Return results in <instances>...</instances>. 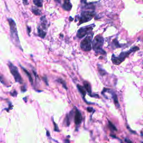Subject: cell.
<instances>
[{"label": "cell", "mask_w": 143, "mask_h": 143, "mask_svg": "<svg viewBox=\"0 0 143 143\" xmlns=\"http://www.w3.org/2000/svg\"><path fill=\"white\" fill-rule=\"evenodd\" d=\"M8 21H9V24L10 25V35L12 41H13V43L16 47L19 48L20 49L22 50L21 45H20V42L19 38V35L16 22H15L14 20L11 18L8 19Z\"/></svg>", "instance_id": "1"}, {"label": "cell", "mask_w": 143, "mask_h": 143, "mask_svg": "<svg viewBox=\"0 0 143 143\" xmlns=\"http://www.w3.org/2000/svg\"><path fill=\"white\" fill-rule=\"evenodd\" d=\"M139 50V48L138 47H134L132 48L130 50L127 52H124L121 53L120 55L118 56H116L115 55L113 54L111 57V60L113 63L115 65H119L122 62H124L125 59L128 57V56L132 52H136Z\"/></svg>", "instance_id": "2"}, {"label": "cell", "mask_w": 143, "mask_h": 143, "mask_svg": "<svg viewBox=\"0 0 143 143\" xmlns=\"http://www.w3.org/2000/svg\"><path fill=\"white\" fill-rule=\"evenodd\" d=\"M104 43V39L102 36L98 35L95 36L92 42L93 49L96 53L101 54H106V53L102 49V47Z\"/></svg>", "instance_id": "3"}, {"label": "cell", "mask_w": 143, "mask_h": 143, "mask_svg": "<svg viewBox=\"0 0 143 143\" xmlns=\"http://www.w3.org/2000/svg\"><path fill=\"white\" fill-rule=\"evenodd\" d=\"M93 38V33L91 35H88L81 42L80 47L83 51L89 52L92 49V40Z\"/></svg>", "instance_id": "4"}, {"label": "cell", "mask_w": 143, "mask_h": 143, "mask_svg": "<svg viewBox=\"0 0 143 143\" xmlns=\"http://www.w3.org/2000/svg\"><path fill=\"white\" fill-rule=\"evenodd\" d=\"M95 15V12L94 11H83L81 14L78 25L91 21Z\"/></svg>", "instance_id": "5"}, {"label": "cell", "mask_w": 143, "mask_h": 143, "mask_svg": "<svg viewBox=\"0 0 143 143\" xmlns=\"http://www.w3.org/2000/svg\"><path fill=\"white\" fill-rule=\"evenodd\" d=\"M9 69L10 70L11 73L14 77V79L16 82H18L20 83H22V79L21 78V76L20 75L18 67L14 65L13 63L11 62H9L8 63Z\"/></svg>", "instance_id": "6"}, {"label": "cell", "mask_w": 143, "mask_h": 143, "mask_svg": "<svg viewBox=\"0 0 143 143\" xmlns=\"http://www.w3.org/2000/svg\"><path fill=\"white\" fill-rule=\"evenodd\" d=\"M95 26V24H92V25H90L81 27L78 30V31H77V36L78 38L81 39L84 37L85 35H89V34L92 31L93 28Z\"/></svg>", "instance_id": "7"}, {"label": "cell", "mask_w": 143, "mask_h": 143, "mask_svg": "<svg viewBox=\"0 0 143 143\" xmlns=\"http://www.w3.org/2000/svg\"><path fill=\"white\" fill-rule=\"evenodd\" d=\"M83 120V117L82 115L81 111L77 108H75V122L77 128H78L79 126L81 124Z\"/></svg>", "instance_id": "8"}, {"label": "cell", "mask_w": 143, "mask_h": 143, "mask_svg": "<svg viewBox=\"0 0 143 143\" xmlns=\"http://www.w3.org/2000/svg\"><path fill=\"white\" fill-rule=\"evenodd\" d=\"M40 21H41V28H42L43 30L45 31L47 29V24L48 21L46 19V17L45 16H43L40 18Z\"/></svg>", "instance_id": "9"}, {"label": "cell", "mask_w": 143, "mask_h": 143, "mask_svg": "<svg viewBox=\"0 0 143 143\" xmlns=\"http://www.w3.org/2000/svg\"><path fill=\"white\" fill-rule=\"evenodd\" d=\"M63 9L65 11H70L72 9V5L70 1H68V0H65L64 1L63 4L62 6Z\"/></svg>", "instance_id": "10"}, {"label": "cell", "mask_w": 143, "mask_h": 143, "mask_svg": "<svg viewBox=\"0 0 143 143\" xmlns=\"http://www.w3.org/2000/svg\"><path fill=\"white\" fill-rule=\"evenodd\" d=\"M83 84H84V88L85 89V91L86 92H87L88 95L92 97V88H91V85L89 82L87 81H84L83 82Z\"/></svg>", "instance_id": "11"}, {"label": "cell", "mask_w": 143, "mask_h": 143, "mask_svg": "<svg viewBox=\"0 0 143 143\" xmlns=\"http://www.w3.org/2000/svg\"><path fill=\"white\" fill-rule=\"evenodd\" d=\"M111 94H112V99L113 100V102L115 103V106H116V107L118 108L120 107V104L118 103V98L116 95V94L113 91H111Z\"/></svg>", "instance_id": "12"}, {"label": "cell", "mask_w": 143, "mask_h": 143, "mask_svg": "<svg viewBox=\"0 0 143 143\" xmlns=\"http://www.w3.org/2000/svg\"><path fill=\"white\" fill-rule=\"evenodd\" d=\"M38 35L40 36V38H42L43 39H44L45 37L46 36V34L47 32L46 31L43 30L42 28H41L40 26H39L38 27Z\"/></svg>", "instance_id": "13"}, {"label": "cell", "mask_w": 143, "mask_h": 143, "mask_svg": "<svg viewBox=\"0 0 143 143\" xmlns=\"http://www.w3.org/2000/svg\"><path fill=\"white\" fill-rule=\"evenodd\" d=\"M20 66H21V67L22 70L24 71V72H25L26 73V75L27 76L28 78V79H29L31 84H33V79H32V76H31L30 73L29 72H28V71H27L25 68H24L23 67H22L21 65H20Z\"/></svg>", "instance_id": "14"}, {"label": "cell", "mask_w": 143, "mask_h": 143, "mask_svg": "<svg viewBox=\"0 0 143 143\" xmlns=\"http://www.w3.org/2000/svg\"><path fill=\"white\" fill-rule=\"evenodd\" d=\"M77 88H78L79 92L82 94V95L83 96V99H84V96H85V95H86V93H87L85 90L83 86H82V85L78 84L77 85Z\"/></svg>", "instance_id": "15"}, {"label": "cell", "mask_w": 143, "mask_h": 143, "mask_svg": "<svg viewBox=\"0 0 143 143\" xmlns=\"http://www.w3.org/2000/svg\"><path fill=\"white\" fill-rule=\"evenodd\" d=\"M32 12L35 15L39 16L42 14V11H41L37 7H32Z\"/></svg>", "instance_id": "16"}, {"label": "cell", "mask_w": 143, "mask_h": 143, "mask_svg": "<svg viewBox=\"0 0 143 143\" xmlns=\"http://www.w3.org/2000/svg\"><path fill=\"white\" fill-rule=\"evenodd\" d=\"M56 81H57V82H58L60 83V84H62L63 88H64L65 89H66V90H67L68 87L67 86V83H66V82H65L64 80H63L62 78H58Z\"/></svg>", "instance_id": "17"}, {"label": "cell", "mask_w": 143, "mask_h": 143, "mask_svg": "<svg viewBox=\"0 0 143 143\" xmlns=\"http://www.w3.org/2000/svg\"><path fill=\"white\" fill-rule=\"evenodd\" d=\"M108 126L109 129L111 130V131H117V128H116V126L114 125L110 121H108Z\"/></svg>", "instance_id": "18"}, {"label": "cell", "mask_w": 143, "mask_h": 143, "mask_svg": "<svg viewBox=\"0 0 143 143\" xmlns=\"http://www.w3.org/2000/svg\"><path fill=\"white\" fill-rule=\"evenodd\" d=\"M34 3L38 7H42L43 6V1L42 0H34Z\"/></svg>", "instance_id": "19"}, {"label": "cell", "mask_w": 143, "mask_h": 143, "mask_svg": "<svg viewBox=\"0 0 143 143\" xmlns=\"http://www.w3.org/2000/svg\"><path fill=\"white\" fill-rule=\"evenodd\" d=\"M98 70H99V73H100V74L101 76H105V75H106V74H107V73H106V71L104 70V69L103 68H101L99 66V67H98Z\"/></svg>", "instance_id": "20"}, {"label": "cell", "mask_w": 143, "mask_h": 143, "mask_svg": "<svg viewBox=\"0 0 143 143\" xmlns=\"http://www.w3.org/2000/svg\"><path fill=\"white\" fill-rule=\"evenodd\" d=\"M112 44L114 46H115V48H120L121 47V45L118 43V40H117V39H114L113 40V42H112Z\"/></svg>", "instance_id": "21"}, {"label": "cell", "mask_w": 143, "mask_h": 143, "mask_svg": "<svg viewBox=\"0 0 143 143\" xmlns=\"http://www.w3.org/2000/svg\"><path fill=\"white\" fill-rule=\"evenodd\" d=\"M65 123L66 124V125L67 126H69V125H70V117H69L68 114H67V115H66V117H65Z\"/></svg>", "instance_id": "22"}, {"label": "cell", "mask_w": 143, "mask_h": 143, "mask_svg": "<svg viewBox=\"0 0 143 143\" xmlns=\"http://www.w3.org/2000/svg\"><path fill=\"white\" fill-rule=\"evenodd\" d=\"M53 124L54 125V131H57V132L60 131V130L59 129V128H58V125H57V124L55 123V122L54 121H53Z\"/></svg>", "instance_id": "23"}, {"label": "cell", "mask_w": 143, "mask_h": 143, "mask_svg": "<svg viewBox=\"0 0 143 143\" xmlns=\"http://www.w3.org/2000/svg\"><path fill=\"white\" fill-rule=\"evenodd\" d=\"M43 80L44 81V82L45 83V84H47V85H48V81H47V77L45 76L43 77Z\"/></svg>", "instance_id": "24"}, {"label": "cell", "mask_w": 143, "mask_h": 143, "mask_svg": "<svg viewBox=\"0 0 143 143\" xmlns=\"http://www.w3.org/2000/svg\"><path fill=\"white\" fill-rule=\"evenodd\" d=\"M87 111L88 112H92V111H94V109L92 107H87Z\"/></svg>", "instance_id": "25"}, {"label": "cell", "mask_w": 143, "mask_h": 143, "mask_svg": "<svg viewBox=\"0 0 143 143\" xmlns=\"http://www.w3.org/2000/svg\"><path fill=\"white\" fill-rule=\"evenodd\" d=\"M11 96H13L15 97V96H17V92H16V91H14V92L13 93V92H11Z\"/></svg>", "instance_id": "26"}, {"label": "cell", "mask_w": 143, "mask_h": 143, "mask_svg": "<svg viewBox=\"0 0 143 143\" xmlns=\"http://www.w3.org/2000/svg\"><path fill=\"white\" fill-rule=\"evenodd\" d=\"M125 142H126V143H132V141H131L130 140L128 139H127V138H126V139H125Z\"/></svg>", "instance_id": "27"}, {"label": "cell", "mask_w": 143, "mask_h": 143, "mask_svg": "<svg viewBox=\"0 0 143 143\" xmlns=\"http://www.w3.org/2000/svg\"><path fill=\"white\" fill-rule=\"evenodd\" d=\"M27 31H28V35H30V31H31V28L30 27L27 26Z\"/></svg>", "instance_id": "28"}, {"label": "cell", "mask_w": 143, "mask_h": 143, "mask_svg": "<svg viewBox=\"0 0 143 143\" xmlns=\"http://www.w3.org/2000/svg\"><path fill=\"white\" fill-rule=\"evenodd\" d=\"M21 89H22V92H25V91H26V88H25V86L22 87Z\"/></svg>", "instance_id": "29"}, {"label": "cell", "mask_w": 143, "mask_h": 143, "mask_svg": "<svg viewBox=\"0 0 143 143\" xmlns=\"http://www.w3.org/2000/svg\"><path fill=\"white\" fill-rule=\"evenodd\" d=\"M32 72H33V73L34 74L35 77H38V75H37V73H36V72H35L34 70H32Z\"/></svg>", "instance_id": "30"}, {"label": "cell", "mask_w": 143, "mask_h": 143, "mask_svg": "<svg viewBox=\"0 0 143 143\" xmlns=\"http://www.w3.org/2000/svg\"><path fill=\"white\" fill-rule=\"evenodd\" d=\"M23 2H24V3H27V4L28 3V2H27V1H23Z\"/></svg>", "instance_id": "31"}, {"label": "cell", "mask_w": 143, "mask_h": 143, "mask_svg": "<svg viewBox=\"0 0 143 143\" xmlns=\"http://www.w3.org/2000/svg\"></svg>", "instance_id": "32"}]
</instances>
